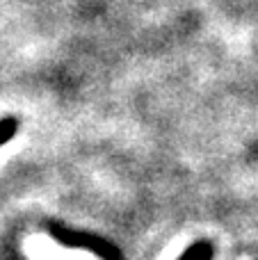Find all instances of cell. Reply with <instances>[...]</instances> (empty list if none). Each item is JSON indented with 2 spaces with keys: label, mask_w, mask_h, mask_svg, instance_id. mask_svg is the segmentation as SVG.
I'll return each instance as SVG.
<instances>
[{
  "label": "cell",
  "mask_w": 258,
  "mask_h": 260,
  "mask_svg": "<svg viewBox=\"0 0 258 260\" xmlns=\"http://www.w3.org/2000/svg\"><path fill=\"white\" fill-rule=\"evenodd\" d=\"M25 256L30 260H101L87 249L62 247L48 235H39L30 244L25 242Z\"/></svg>",
  "instance_id": "cell-1"
},
{
  "label": "cell",
  "mask_w": 258,
  "mask_h": 260,
  "mask_svg": "<svg viewBox=\"0 0 258 260\" xmlns=\"http://www.w3.org/2000/svg\"><path fill=\"white\" fill-rule=\"evenodd\" d=\"M242 260H249V258H242Z\"/></svg>",
  "instance_id": "cell-4"
},
{
  "label": "cell",
  "mask_w": 258,
  "mask_h": 260,
  "mask_svg": "<svg viewBox=\"0 0 258 260\" xmlns=\"http://www.w3.org/2000/svg\"><path fill=\"white\" fill-rule=\"evenodd\" d=\"M183 251H185V244H169L158 260H178L183 256Z\"/></svg>",
  "instance_id": "cell-3"
},
{
  "label": "cell",
  "mask_w": 258,
  "mask_h": 260,
  "mask_svg": "<svg viewBox=\"0 0 258 260\" xmlns=\"http://www.w3.org/2000/svg\"><path fill=\"white\" fill-rule=\"evenodd\" d=\"M18 130V121L14 117H5L0 119V146H5L7 142H12L14 135Z\"/></svg>",
  "instance_id": "cell-2"
}]
</instances>
